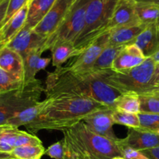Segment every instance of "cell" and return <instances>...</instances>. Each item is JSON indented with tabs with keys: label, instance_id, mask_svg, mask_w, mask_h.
Here are the masks:
<instances>
[{
	"label": "cell",
	"instance_id": "6da1fadb",
	"mask_svg": "<svg viewBox=\"0 0 159 159\" xmlns=\"http://www.w3.org/2000/svg\"><path fill=\"white\" fill-rule=\"evenodd\" d=\"M104 108L110 107L73 95L48 96L41 100L40 112L26 127L33 133L41 130L62 131L82 121L90 113Z\"/></svg>",
	"mask_w": 159,
	"mask_h": 159
},
{
	"label": "cell",
	"instance_id": "7a4b0ae2",
	"mask_svg": "<svg viewBox=\"0 0 159 159\" xmlns=\"http://www.w3.org/2000/svg\"><path fill=\"white\" fill-rule=\"evenodd\" d=\"M46 96L69 94L91 99L114 109L115 99L120 93L108 85L98 72L76 75L64 73L45 82Z\"/></svg>",
	"mask_w": 159,
	"mask_h": 159
},
{
	"label": "cell",
	"instance_id": "3957f363",
	"mask_svg": "<svg viewBox=\"0 0 159 159\" xmlns=\"http://www.w3.org/2000/svg\"><path fill=\"white\" fill-rule=\"evenodd\" d=\"M65 159H112L123 156L116 140L94 133L83 121L62 130Z\"/></svg>",
	"mask_w": 159,
	"mask_h": 159
},
{
	"label": "cell",
	"instance_id": "277c9868",
	"mask_svg": "<svg viewBox=\"0 0 159 159\" xmlns=\"http://www.w3.org/2000/svg\"><path fill=\"white\" fill-rule=\"evenodd\" d=\"M155 65L152 57H147L140 65L130 69H109L98 73L102 80L118 93L130 92L139 95L155 89L151 84Z\"/></svg>",
	"mask_w": 159,
	"mask_h": 159
},
{
	"label": "cell",
	"instance_id": "5b68a950",
	"mask_svg": "<svg viewBox=\"0 0 159 159\" xmlns=\"http://www.w3.org/2000/svg\"><path fill=\"white\" fill-rule=\"evenodd\" d=\"M117 2L118 0H90L86 11L84 29L74 43L73 57L107 31L108 24Z\"/></svg>",
	"mask_w": 159,
	"mask_h": 159
},
{
	"label": "cell",
	"instance_id": "8992f818",
	"mask_svg": "<svg viewBox=\"0 0 159 159\" xmlns=\"http://www.w3.org/2000/svg\"><path fill=\"white\" fill-rule=\"evenodd\" d=\"M45 89L39 79L25 84L19 89L0 96V125L39 102Z\"/></svg>",
	"mask_w": 159,
	"mask_h": 159
},
{
	"label": "cell",
	"instance_id": "52a82bcc",
	"mask_svg": "<svg viewBox=\"0 0 159 159\" xmlns=\"http://www.w3.org/2000/svg\"><path fill=\"white\" fill-rule=\"evenodd\" d=\"M90 0H75L64 20L51 35L45 40L42 51L50 50L53 46L62 43L74 44L85 24L86 11Z\"/></svg>",
	"mask_w": 159,
	"mask_h": 159
},
{
	"label": "cell",
	"instance_id": "ba28073f",
	"mask_svg": "<svg viewBox=\"0 0 159 159\" xmlns=\"http://www.w3.org/2000/svg\"><path fill=\"white\" fill-rule=\"evenodd\" d=\"M108 38L109 31L108 30L103 33L97 40L81 51L78 55L72 57L66 65L55 69L54 71L49 73L46 80L55 79L64 73L81 75L90 72L94 64L99 57L101 51L108 45Z\"/></svg>",
	"mask_w": 159,
	"mask_h": 159
},
{
	"label": "cell",
	"instance_id": "9c48e42d",
	"mask_svg": "<svg viewBox=\"0 0 159 159\" xmlns=\"http://www.w3.org/2000/svg\"><path fill=\"white\" fill-rule=\"evenodd\" d=\"M74 2L75 0H55L45 18L33 30L43 38H48L59 27Z\"/></svg>",
	"mask_w": 159,
	"mask_h": 159
},
{
	"label": "cell",
	"instance_id": "30bf717a",
	"mask_svg": "<svg viewBox=\"0 0 159 159\" xmlns=\"http://www.w3.org/2000/svg\"><path fill=\"white\" fill-rule=\"evenodd\" d=\"M113 110L104 108L97 110L86 116L82 121L94 133L109 139L116 140L118 138L113 131V125L115 124L112 116Z\"/></svg>",
	"mask_w": 159,
	"mask_h": 159
},
{
	"label": "cell",
	"instance_id": "8fae6325",
	"mask_svg": "<svg viewBox=\"0 0 159 159\" xmlns=\"http://www.w3.org/2000/svg\"><path fill=\"white\" fill-rule=\"evenodd\" d=\"M139 23H140L136 12L135 0H118L108 24L107 31Z\"/></svg>",
	"mask_w": 159,
	"mask_h": 159
},
{
	"label": "cell",
	"instance_id": "7c38bea8",
	"mask_svg": "<svg viewBox=\"0 0 159 159\" xmlns=\"http://www.w3.org/2000/svg\"><path fill=\"white\" fill-rule=\"evenodd\" d=\"M46 39L36 34L32 29L23 26V29L6 47L18 53L22 58L32 51L41 49Z\"/></svg>",
	"mask_w": 159,
	"mask_h": 159
},
{
	"label": "cell",
	"instance_id": "4fadbf2b",
	"mask_svg": "<svg viewBox=\"0 0 159 159\" xmlns=\"http://www.w3.org/2000/svg\"><path fill=\"white\" fill-rule=\"evenodd\" d=\"M118 141L137 151L146 150L159 146V135L141 128H129L127 136L118 138Z\"/></svg>",
	"mask_w": 159,
	"mask_h": 159
},
{
	"label": "cell",
	"instance_id": "5bb4252c",
	"mask_svg": "<svg viewBox=\"0 0 159 159\" xmlns=\"http://www.w3.org/2000/svg\"><path fill=\"white\" fill-rule=\"evenodd\" d=\"M146 57L135 43H129L123 47L112 64V70L130 69L143 63Z\"/></svg>",
	"mask_w": 159,
	"mask_h": 159
},
{
	"label": "cell",
	"instance_id": "9a60e30c",
	"mask_svg": "<svg viewBox=\"0 0 159 159\" xmlns=\"http://www.w3.org/2000/svg\"><path fill=\"white\" fill-rule=\"evenodd\" d=\"M133 43L140 48L146 58L154 56L159 50V27L157 23L147 25Z\"/></svg>",
	"mask_w": 159,
	"mask_h": 159
},
{
	"label": "cell",
	"instance_id": "2e32d148",
	"mask_svg": "<svg viewBox=\"0 0 159 159\" xmlns=\"http://www.w3.org/2000/svg\"><path fill=\"white\" fill-rule=\"evenodd\" d=\"M28 6L29 3L0 28V48L7 46L23 28L27 16Z\"/></svg>",
	"mask_w": 159,
	"mask_h": 159
},
{
	"label": "cell",
	"instance_id": "e0dca14e",
	"mask_svg": "<svg viewBox=\"0 0 159 159\" xmlns=\"http://www.w3.org/2000/svg\"><path fill=\"white\" fill-rule=\"evenodd\" d=\"M145 26L146 25L139 23L131 26H122L108 30L109 38L108 45L118 47L133 43Z\"/></svg>",
	"mask_w": 159,
	"mask_h": 159
},
{
	"label": "cell",
	"instance_id": "ac0fdd59",
	"mask_svg": "<svg viewBox=\"0 0 159 159\" xmlns=\"http://www.w3.org/2000/svg\"><path fill=\"white\" fill-rule=\"evenodd\" d=\"M0 68L23 80V58L18 53L8 47L0 48Z\"/></svg>",
	"mask_w": 159,
	"mask_h": 159
},
{
	"label": "cell",
	"instance_id": "d6986e66",
	"mask_svg": "<svg viewBox=\"0 0 159 159\" xmlns=\"http://www.w3.org/2000/svg\"><path fill=\"white\" fill-rule=\"evenodd\" d=\"M55 2V0H33L30 2L24 27L34 29L45 18Z\"/></svg>",
	"mask_w": 159,
	"mask_h": 159
},
{
	"label": "cell",
	"instance_id": "ffe728a7",
	"mask_svg": "<svg viewBox=\"0 0 159 159\" xmlns=\"http://www.w3.org/2000/svg\"><path fill=\"white\" fill-rule=\"evenodd\" d=\"M123 47L124 46L117 47L107 45L94 64L90 72H101L106 70L112 69V64L115 57H117L119 51L123 49Z\"/></svg>",
	"mask_w": 159,
	"mask_h": 159
},
{
	"label": "cell",
	"instance_id": "44dd1931",
	"mask_svg": "<svg viewBox=\"0 0 159 159\" xmlns=\"http://www.w3.org/2000/svg\"><path fill=\"white\" fill-rule=\"evenodd\" d=\"M140 113L159 115V88L139 94Z\"/></svg>",
	"mask_w": 159,
	"mask_h": 159
},
{
	"label": "cell",
	"instance_id": "7402d4cb",
	"mask_svg": "<svg viewBox=\"0 0 159 159\" xmlns=\"http://www.w3.org/2000/svg\"><path fill=\"white\" fill-rule=\"evenodd\" d=\"M136 12L140 23L147 26L158 20L159 6L151 2H136Z\"/></svg>",
	"mask_w": 159,
	"mask_h": 159
},
{
	"label": "cell",
	"instance_id": "603a6c76",
	"mask_svg": "<svg viewBox=\"0 0 159 159\" xmlns=\"http://www.w3.org/2000/svg\"><path fill=\"white\" fill-rule=\"evenodd\" d=\"M114 110L129 113H140L139 96L136 93H120L115 99Z\"/></svg>",
	"mask_w": 159,
	"mask_h": 159
},
{
	"label": "cell",
	"instance_id": "cb8c5ba5",
	"mask_svg": "<svg viewBox=\"0 0 159 159\" xmlns=\"http://www.w3.org/2000/svg\"><path fill=\"white\" fill-rule=\"evenodd\" d=\"M43 51L42 49H37L32 51L29 54H26L23 58V83H30L36 79V67L38 60L40 59L41 55L42 54Z\"/></svg>",
	"mask_w": 159,
	"mask_h": 159
},
{
	"label": "cell",
	"instance_id": "d4e9b609",
	"mask_svg": "<svg viewBox=\"0 0 159 159\" xmlns=\"http://www.w3.org/2000/svg\"><path fill=\"white\" fill-rule=\"evenodd\" d=\"M74 50V44L72 43H62L53 46L50 49L53 67L55 69L61 68L67 60L73 57Z\"/></svg>",
	"mask_w": 159,
	"mask_h": 159
},
{
	"label": "cell",
	"instance_id": "484cf974",
	"mask_svg": "<svg viewBox=\"0 0 159 159\" xmlns=\"http://www.w3.org/2000/svg\"><path fill=\"white\" fill-rule=\"evenodd\" d=\"M45 152L43 144L24 145L13 148L10 155L14 159H41Z\"/></svg>",
	"mask_w": 159,
	"mask_h": 159
},
{
	"label": "cell",
	"instance_id": "4316f807",
	"mask_svg": "<svg viewBox=\"0 0 159 159\" xmlns=\"http://www.w3.org/2000/svg\"><path fill=\"white\" fill-rule=\"evenodd\" d=\"M23 85L21 79L0 68V96L19 89Z\"/></svg>",
	"mask_w": 159,
	"mask_h": 159
},
{
	"label": "cell",
	"instance_id": "83f0119b",
	"mask_svg": "<svg viewBox=\"0 0 159 159\" xmlns=\"http://www.w3.org/2000/svg\"><path fill=\"white\" fill-rule=\"evenodd\" d=\"M112 116L115 124H116L126 126L129 128H139L140 127V119H139L138 114L113 110Z\"/></svg>",
	"mask_w": 159,
	"mask_h": 159
},
{
	"label": "cell",
	"instance_id": "f1b7e54d",
	"mask_svg": "<svg viewBox=\"0 0 159 159\" xmlns=\"http://www.w3.org/2000/svg\"><path fill=\"white\" fill-rule=\"evenodd\" d=\"M140 128L159 135V115L138 113Z\"/></svg>",
	"mask_w": 159,
	"mask_h": 159
},
{
	"label": "cell",
	"instance_id": "f546056e",
	"mask_svg": "<svg viewBox=\"0 0 159 159\" xmlns=\"http://www.w3.org/2000/svg\"><path fill=\"white\" fill-rule=\"evenodd\" d=\"M41 144H42L41 141L37 136L19 130L16 139L15 148L24 145H41Z\"/></svg>",
	"mask_w": 159,
	"mask_h": 159
},
{
	"label": "cell",
	"instance_id": "4dcf8cb0",
	"mask_svg": "<svg viewBox=\"0 0 159 159\" xmlns=\"http://www.w3.org/2000/svg\"><path fill=\"white\" fill-rule=\"evenodd\" d=\"M29 2L30 0H9L7 11H6V17H5L4 20H3L2 26H4L22 8H23L26 5H27Z\"/></svg>",
	"mask_w": 159,
	"mask_h": 159
},
{
	"label": "cell",
	"instance_id": "1f68e13d",
	"mask_svg": "<svg viewBox=\"0 0 159 159\" xmlns=\"http://www.w3.org/2000/svg\"><path fill=\"white\" fill-rule=\"evenodd\" d=\"M45 154L53 159H65L63 140L49 146L47 150H45Z\"/></svg>",
	"mask_w": 159,
	"mask_h": 159
},
{
	"label": "cell",
	"instance_id": "d6a6232c",
	"mask_svg": "<svg viewBox=\"0 0 159 159\" xmlns=\"http://www.w3.org/2000/svg\"><path fill=\"white\" fill-rule=\"evenodd\" d=\"M140 152L149 159H159V146L146 150H142Z\"/></svg>",
	"mask_w": 159,
	"mask_h": 159
},
{
	"label": "cell",
	"instance_id": "836d02e7",
	"mask_svg": "<svg viewBox=\"0 0 159 159\" xmlns=\"http://www.w3.org/2000/svg\"><path fill=\"white\" fill-rule=\"evenodd\" d=\"M9 2V0H1L0 1V28H1L3 20L6 17Z\"/></svg>",
	"mask_w": 159,
	"mask_h": 159
},
{
	"label": "cell",
	"instance_id": "e575fe53",
	"mask_svg": "<svg viewBox=\"0 0 159 159\" xmlns=\"http://www.w3.org/2000/svg\"><path fill=\"white\" fill-rule=\"evenodd\" d=\"M51 59L49 57H40V59L38 60L37 64V67H36V71L37 73L38 71L44 70L47 66H48V64L50 63Z\"/></svg>",
	"mask_w": 159,
	"mask_h": 159
},
{
	"label": "cell",
	"instance_id": "d590c367",
	"mask_svg": "<svg viewBox=\"0 0 159 159\" xmlns=\"http://www.w3.org/2000/svg\"><path fill=\"white\" fill-rule=\"evenodd\" d=\"M151 84L154 88H159V63L155 65Z\"/></svg>",
	"mask_w": 159,
	"mask_h": 159
},
{
	"label": "cell",
	"instance_id": "8d00e7d4",
	"mask_svg": "<svg viewBox=\"0 0 159 159\" xmlns=\"http://www.w3.org/2000/svg\"><path fill=\"white\" fill-rule=\"evenodd\" d=\"M9 158H13L10 154L5 153V152H0V159H9Z\"/></svg>",
	"mask_w": 159,
	"mask_h": 159
},
{
	"label": "cell",
	"instance_id": "74e56055",
	"mask_svg": "<svg viewBox=\"0 0 159 159\" xmlns=\"http://www.w3.org/2000/svg\"><path fill=\"white\" fill-rule=\"evenodd\" d=\"M136 2H151L159 6V0H135Z\"/></svg>",
	"mask_w": 159,
	"mask_h": 159
},
{
	"label": "cell",
	"instance_id": "f35d334b",
	"mask_svg": "<svg viewBox=\"0 0 159 159\" xmlns=\"http://www.w3.org/2000/svg\"><path fill=\"white\" fill-rule=\"evenodd\" d=\"M151 57H152V59L154 61V62H155L156 64H158L159 63V50L158 51H157V52Z\"/></svg>",
	"mask_w": 159,
	"mask_h": 159
},
{
	"label": "cell",
	"instance_id": "ab89813d",
	"mask_svg": "<svg viewBox=\"0 0 159 159\" xmlns=\"http://www.w3.org/2000/svg\"><path fill=\"white\" fill-rule=\"evenodd\" d=\"M6 126H7V124H4V125H0V133H1V132L2 131V130H4L5 128H6Z\"/></svg>",
	"mask_w": 159,
	"mask_h": 159
},
{
	"label": "cell",
	"instance_id": "60d3db41",
	"mask_svg": "<svg viewBox=\"0 0 159 159\" xmlns=\"http://www.w3.org/2000/svg\"><path fill=\"white\" fill-rule=\"evenodd\" d=\"M112 159H126V158H125L123 156H116V157H114V158H112Z\"/></svg>",
	"mask_w": 159,
	"mask_h": 159
},
{
	"label": "cell",
	"instance_id": "b9f144b4",
	"mask_svg": "<svg viewBox=\"0 0 159 159\" xmlns=\"http://www.w3.org/2000/svg\"><path fill=\"white\" fill-rule=\"evenodd\" d=\"M157 26H158V27H159V19H158V20L157 21Z\"/></svg>",
	"mask_w": 159,
	"mask_h": 159
},
{
	"label": "cell",
	"instance_id": "7bdbcfd3",
	"mask_svg": "<svg viewBox=\"0 0 159 159\" xmlns=\"http://www.w3.org/2000/svg\"><path fill=\"white\" fill-rule=\"evenodd\" d=\"M31 1H33V0H30V2H31Z\"/></svg>",
	"mask_w": 159,
	"mask_h": 159
},
{
	"label": "cell",
	"instance_id": "ee69618b",
	"mask_svg": "<svg viewBox=\"0 0 159 159\" xmlns=\"http://www.w3.org/2000/svg\"><path fill=\"white\" fill-rule=\"evenodd\" d=\"M9 159H14V158H9Z\"/></svg>",
	"mask_w": 159,
	"mask_h": 159
},
{
	"label": "cell",
	"instance_id": "f6af8a7d",
	"mask_svg": "<svg viewBox=\"0 0 159 159\" xmlns=\"http://www.w3.org/2000/svg\"><path fill=\"white\" fill-rule=\"evenodd\" d=\"M0 1H1V0H0Z\"/></svg>",
	"mask_w": 159,
	"mask_h": 159
}]
</instances>
